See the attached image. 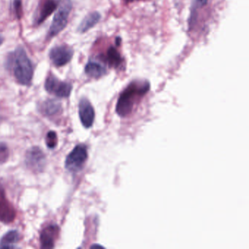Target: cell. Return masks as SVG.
<instances>
[{"label":"cell","instance_id":"20","mask_svg":"<svg viewBox=\"0 0 249 249\" xmlns=\"http://www.w3.org/2000/svg\"><path fill=\"white\" fill-rule=\"evenodd\" d=\"M208 0H195V6L198 8L204 6L208 3Z\"/></svg>","mask_w":249,"mask_h":249},{"label":"cell","instance_id":"11","mask_svg":"<svg viewBox=\"0 0 249 249\" xmlns=\"http://www.w3.org/2000/svg\"><path fill=\"white\" fill-rule=\"evenodd\" d=\"M100 18H101V15L98 12L91 13L83 20L78 27V31L81 33H86L94 27L100 21Z\"/></svg>","mask_w":249,"mask_h":249},{"label":"cell","instance_id":"14","mask_svg":"<svg viewBox=\"0 0 249 249\" xmlns=\"http://www.w3.org/2000/svg\"><path fill=\"white\" fill-rule=\"evenodd\" d=\"M19 240V234L17 230L8 231L2 237L0 241V248L2 249H13L14 245Z\"/></svg>","mask_w":249,"mask_h":249},{"label":"cell","instance_id":"16","mask_svg":"<svg viewBox=\"0 0 249 249\" xmlns=\"http://www.w3.org/2000/svg\"><path fill=\"white\" fill-rule=\"evenodd\" d=\"M61 109L60 103L53 100H47L42 106V110L47 116H53L59 113Z\"/></svg>","mask_w":249,"mask_h":249},{"label":"cell","instance_id":"8","mask_svg":"<svg viewBox=\"0 0 249 249\" xmlns=\"http://www.w3.org/2000/svg\"><path fill=\"white\" fill-rule=\"evenodd\" d=\"M79 117L85 128H90L94 123L95 113L94 107L87 98H82L79 103Z\"/></svg>","mask_w":249,"mask_h":249},{"label":"cell","instance_id":"13","mask_svg":"<svg viewBox=\"0 0 249 249\" xmlns=\"http://www.w3.org/2000/svg\"><path fill=\"white\" fill-rule=\"evenodd\" d=\"M59 2L56 0H46L42 7L40 16L38 18V24L43 22L52 13L54 12L57 8Z\"/></svg>","mask_w":249,"mask_h":249},{"label":"cell","instance_id":"15","mask_svg":"<svg viewBox=\"0 0 249 249\" xmlns=\"http://www.w3.org/2000/svg\"><path fill=\"white\" fill-rule=\"evenodd\" d=\"M106 61L110 67L118 68L122 64V59L118 51L114 47L111 46L107 49Z\"/></svg>","mask_w":249,"mask_h":249},{"label":"cell","instance_id":"1","mask_svg":"<svg viewBox=\"0 0 249 249\" xmlns=\"http://www.w3.org/2000/svg\"><path fill=\"white\" fill-rule=\"evenodd\" d=\"M150 89L148 81H133L122 91L116 105V110L121 117H126L132 113L134 107L138 104Z\"/></svg>","mask_w":249,"mask_h":249},{"label":"cell","instance_id":"6","mask_svg":"<svg viewBox=\"0 0 249 249\" xmlns=\"http://www.w3.org/2000/svg\"><path fill=\"white\" fill-rule=\"evenodd\" d=\"M25 161L27 167L36 173L43 171L46 167V157L44 153L38 147H33L27 151Z\"/></svg>","mask_w":249,"mask_h":249},{"label":"cell","instance_id":"9","mask_svg":"<svg viewBox=\"0 0 249 249\" xmlns=\"http://www.w3.org/2000/svg\"><path fill=\"white\" fill-rule=\"evenodd\" d=\"M59 227L56 225L48 226L43 229L40 234V243L43 249H52L54 247L55 240L57 237Z\"/></svg>","mask_w":249,"mask_h":249},{"label":"cell","instance_id":"17","mask_svg":"<svg viewBox=\"0 0 249 249\" xmlns=\"http://www.w3.org/2000/svg\"><path fill=\"white\" fill-rule=\"evenodd\" d=\"M46 145L49 148H51V149L54 148L57 145L58 142L57 135H56V132H53V131H50V132H48L47 135H46Z\"/></svg>","mask_w":249,"mask_h":249},{"label":"cell","instance_id":"18","mask_svg":"<svg viewBox=\"0 0 249 249\" xmlns=\"http://www.w3.org/2000/svg\"><path fill=\"white\" fill-rule=\"evenodd\" d=\"M8 150L6 145L0 143V162H4L8 159Z\"/></svg>","mask_w":249,"mask_h":249},{"label":"cell","instance_id":"10","mask_svg":"<svg viewBox=\"0 0 249 249\" xmlns=\"http://www.w3.org/2000/svg\"><path fill=\"white\" fill-rule=\"evenodd\" d=\"M15 216L14 208L7 200L3 192L0 189V221L10 223L14 221Z\"/></svg>","mask_w":249,"mask_h":249},{"label":"cell","instance_id":"21","mask_svg":"<svg viewBox=\"0 0 249 249\" xmlns=\"http://www.w3.org/2000/svg\"><path fill=\"white\" fill-rule=\"evenodd\" d=\"M2 42H3V37L0 35V45L2 44Z\"/></svg>","mask_w":249,"mask_h":249},{"label":"cell","instance_id":"23","mask_svg":"<svg viewBox=\"0 0 249 249\" xmlns=\"http://www.w3.org/2000/svg\"><path fill=\"white\" fill-rule=\"evenodd\" d=\"M94 247H100V248H102V247H103V246H98V245H95V246H91V248H94Z\"/></svg>","mask_w":249,"mask_h":249},{"label":"cell","instance_id":"19","mask_svg":"<svg viewBox=\"0 0 249 249\" xmlns=\"http://www.w3.org/2000/svg\"><path fill=\"white\" fill-rule=\"evenodd\" d=\"M14 8H15L16 14L18 18H21L22 15V5H21V0H15L14 1Z\"/></svg>","mask_w":249,"mask_h":249},{"label":"cell","instance_id":"7","mask_svg":"<svg viewBox=\"0 0 249 249\" xmlns=\"http://www.w3.org/2000/svg\"><path fill=\"white\" fill-rule=\"evenodd\" d=\"M73 56V50L72 48L66 45L58 46L51 50L49 56L53 65L58 67L67 65Z\"/></svg>","mask_w":249,"mask_h":249},{"label":"cell","instance_id":"4","mask_svg":"<svg viewBox=\"0 0 249 249\" xmlns=\"http://www.w3.org/2000/svg\"><path fill=\"white\" fill-rule=\"evenodd\" d=\"M88 158L87 148L84 144H79L74 148L71 154L67 157L65 167L69 171H79L82 169Z\"/></svg>","mask_w":249,"mask_h":249},{"label":"cell","instance_id":"22","mask_svg":"<svg viewBox=\"0 0 249 249\" xmlns=\"http://www.w3.org/2000/svg\"><path fill=\"white\" fill-rule=\"evenodd\" d=\"M134 1H136V0H125V2H126V3H129V2H134Z\"/></svg>","mask_w":249,"mask_h":249},{"label":"cell","instance_id":"5","mask_svg":"<svg viewBox=\"0 0 249 249\" xmlns=\"http://www.w3.org/2000/svg\"><path fill=\"white\" fill-rule=\"evenodd\" d=\"M45 88L48 92L58 97H68L72 91V85L69 83L59 81L54 75L48 77L45 83Z\"/></svg>","mask_w":249,"mask_h":249},{"label":"cell","instance_id":"2","mask_svg":"<svg viewBox=\"0 0 249 249\" xmlns=\"http://www.w3.org/2000/svg\"><path fill=\"white\" fill-rule=\"evenodd\" d=\"M8 65L12 68L14 76L22 85L31 84L33 77V67L25 51L18 48L8 59Z\"/></svg>","mask_w":249,"mask_h":249},{"label":"cell","instance_id":"12","mask_svg":"<svg viewBox=\"0 0 249 249\" xmlns=\"http://www.w3.org/2000/svg\"><path fill=\"white\" fill-rule=\"evenodd\" d=\"M85 72L91 78H98L106 73V68L98 62L90 61L86 65Z\"/></svg>","mask_w":249,"mask_h":249},{"label":"cell","instance_id":"3","mask_svg":"<svg viewBox=\"0 0 249 249\" xmlns=\"http://www.w3.org/2000/svg\"><path fill=\"white\" fill-rule=\"evenodd\" d=\"M59 5V10L55 14L50 27L49 36L51 37L57 36L65 28L72 10V2L71 0H61Z\"/></svg>","mask_w":249,"mask_h":249}]
</instances>
